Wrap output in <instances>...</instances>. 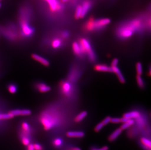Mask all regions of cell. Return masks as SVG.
<instances>
[{
    "label": "cell",
    "mask_w": 151,
    "mask_h": 150,
    "mask_svg": "<svg viewBox=\"0 0 151 150\" xmlns=\"http://www.w3.org/2000/svg\"><path fill=\"white\" fill-rule=\"evenodd\" d=\"M80 45L82 51L83 53H86L88 56V58L90 59V61H94L96 60V55L93 52L91 46L88 42V40L86 39H82L80 40Z\"/></svg>",
    "instance_id": "1"
},
{
    "label": "cell",
    "mask_w": 151,
    "mask_h": 150,
    "mask_svg": "<svg viewBox=\"0 0 151 150\" xmlns=\"http://www.w3.org/2000/svg\"><path fill=\"white\" fill-rule=\"evenodd\" d=\"M41 121L44 126V129L46 130H48L53 127L55 123V119L52 116L46 115L45 116L42 117Z\"/></svg>",
    "instance_id": "2"
},
{
    "label": "cell",
    "mask_w": 151,
    "mask_h": 150,
    "mask_svg": "<svg viewBox=\"0 0 151 150\" xmlns=\"http://www.w3.org/2000/svg\"><path fill=\"white\" fill-rule=\"evenodd\" d=\"M135 29L134 26H133L132 23L129 24V26L123 27L120 29L118 34L120 36L124 38H127L131 37L133 34V31Z\"/></svg>",
    "instance_id": "3"
},
{
    "label": "cell",
    "mask_w": 151,
    "mask_h": 150,
    "mask_svg": "<svg viewBox=\"0 0 151 150\" xmlns=\"http://www.w3.org/2000/svg\"><path fill=\"white\" fill-rule=\"evenodd\" d=\"M14 117L17 116H28L32 114V111L29 109H14L9 112Z\"/></svg>",
    "instance_id": "4"
},
{
    "label": "cell",
    "mask_w": 151,
    "mask_h": 150,
    "mask_svg": "<svg viewBox=\"0 0 151 150\" xmlns=\"http://www.w3.org/2000/svg\"><path fill=\"white\" fill-rule=\"evenodd\" d=\"M32 57L33 60L37 61L45 66H48L50 65V62L49 61L39 55L36 54H32Z\"/></svg>",
    "instance_id": "5"
},
{
    "label": "cell",
    "mask_w": 151,
    "mask_h": 150,
    "mask_svg": "<svg viewBox=\"0 0 151 150\" xmlns=\"http://www.w3.org/2000/svg\"><path fill=\"white\" fill-rule=\"evenodd\" d=\"M111 23V20L109 19H102L96 21H94V27L95 29H100L104 27L107 24H109Z\"/></svg>",
    "instance_id": "6"
},
{
    "label": "cell",
    "mask_w": 151,
    "mask_h": 150,
    "mask_svg": "<svg viewBox=\"0 0 151 150\" xmlns=\"http://www.w3.org/2000/svg\"><path fill=\"white\" fill-rule=\"evenodd\" d=\"M96 71L104 72H112L111 67L108 66L105 64H97L94 66Z\"/></svg>",
    "instance_id": "7"
},
{
    "label": "cell",
    "mask_w": 151,
    "mask_h": 150,
    "mask_svg": "<svg viewBox=\"0 0 151 150\" xmlns=\"http://www.w3.org/2000/svg\"><path fill=\"white\" fill-rule=\"evenodd\" d=\"M111 68L112 69V72L114 73L116 75H117V78L120 81V82H121L122 84H124L125 82V79L117 66H111Z\"/></svg>",
    "instance_id": "8"
},
{
    "label": "cell",
    "mask_w": 151,
    "mask_h": 150,
    "mask_svg": "<svg viewBox=\"0 0 151 150\" xmlns=\"http://www.w3.org/2000/svg\"><path fill=\"white\" fill-rule=\"evenodd\" d=\"M21 128L22 131V134L29 136L31 129L30 125H29V123L27 122H23V123H22Z\"/></svg>",
    "instance_id": "9"
},
{
    "label": "cell",
    "mask_w": 151,
    "mask_h": 150,
    "mask_svg": "<svg viewBox=\"0 0 151 150\" xmlns=\"http://www.w3.org/2000/svg\"><path fill=\"white\" fill-rule=\"evenodd\" d=\"M91 6V3L88 0L86 1L83 3L82 6V14L81 18H83L86 15Z\"/></svg>",
    "instance_id": "10"
},
{
    "label": "cell",
    "mask_w": 151,
    "mask_h": 150,
    "mask_svg": "<svg viewBox=\"0 0 151 150\" xmlns=\"http://www.w3.org/2000/svg\"><path fill=\"white\" fill-rule=\"evenodd\" d=\"M36 87L39 92L43 93L49 92L51 90L50 86L43 83H39L37 84Z\"/></svg>",
    "instance_id": "11"
},
{
    "label": "cell",
    "mask_w": 151,
    "mask_h": 150,
    "mask_svg": "<svg viewBox=\"0 0 151 150\" xmlns=\"http://www.w3.org/2000/svg\"><path fill=\"white\" fill-rule=\"evenodd\" d=\"M140 113L138 111H132V112H128L127 113L125 114L123 117L127 118L129 119H137L139 117Z\"/></svg>",
    "instance_id": "12"
},
{
    "label": "cell",
    "mask_w": 151,
    "mask_h": 150,
    "mask_svg": "<svg viewBox=\"0 0 151 150\" xmlns=\"http://www.w3.org/2000/svg\"><path fill=\"white\" fill-rule=\"evenodd\" d=\"M85 135L84 132L81 131H70L67 133V136L69 137H76V138H81L83 137Z\"/></svg>",
    "instance_id": "13"
},
{
    "label": "cell",
    "mask_w": 151,
    "mask_h": 150,
    "mask_svg": "<svg viewBox=\"0 0 151 150\" xmlns=\"http://www.w3.org/2000/svg\"><path fill=\"white\" fill-rule=\"evenodd\" d=\"M122 132V130H121L120 128L116 129V130L114 131V132H113L111 134V135L109 136V140L111 142L116 140V139H117V137L121 134Z\"/></svg>",
    "instance_id": "14"
},
{
    "label": "cell",
    "mask_w": 151,
    "mask_h": 150,
    "mask_svg": "<svg viewBox=\"0 0 151 150\" xmlns=\"http://www.w3.org/2000/svg\"><path fill=\"white\" fill-rule=\"evenodd\" d=\"M46 1L50 4L51 11H55L60 9V6H59L56 0H46Z\"/></svg>",
    "instance_id": "15"
},
{
    "label": "cell",
    "mask_w": 151,
    "mask_h": 150,
    "mask_svg": "<svg viewBox=\"0 0 151 150\" xmlns=\"http://www.w3.org/2000/svg\"><path fill=\"white\" fill-rule=\"evenodd\" d=\"M62 90L65 94L68 95L71 92V85L68 82H64L62 85Z\"/></svg>",
    "instance_id": "16"
},
{
    "label": "cell",
    "mask_w": 151,
    "mask_h": 150,
    "mask_svg": "<svg viewBox=\"0 0 151 150\" xmlns=\"http://www.w3.org/2000/svg\"><path fill=\"white\" fill-rule=\"evenodd\" d=\"M73 52L76 55L80 56L82 54H83L81 46H80V44H79L78 43H76V42H74V43H73Z\"/></svg>",
    "instance_id": "17"
},
{
    "label": "cell",
    "mask_w": 151,
    "mask_h": 150,
    "mask_svg": "<svg viewBox=\"0 0 151 150\" xmlns=\"http://www.w3.org/2000/svg\"><path fill=\"white\" fill-rule=\"evenodd\" d=\"M21 139L22 142L24 146H28L30 144V139L29 136H25L22 134Z\"/></svg>",
    "instance_id": "18"
},
{
    "label": "cell",
    "mask_w": 151,
    "mask_h": 150,
    "mask_svg": "<svg viewBox=\"0 0 151 150\" xmlns=\"http://www.w3.org/2000/svg\"><path fill=\"white\" fill-rule=\"evenodd\" d=\"M134 120L133 119H129L128 121L125 123H123V124L121 125V128L122 130H124L125 129H127L128 128L130 127V126L133 125L134 124Z\"/></svg>",
    "instance_id": "19"
},
{
    "label": "cell",
    "mask_w": 151,
    "mask_h": 150,
    "mask_svg": "<svg viewBox=\"0 0 151 150\" xmlns=\"http://www.w3.org/2000/svg\"><path fill=\"white\" fill-rule=\"evenodd\" d=\"M87 116V112L86 111H83L79 114L77 116H76L75 118V120L76 122L81 121L83 119H84V118H85Z\"/></svg>",
    "instance_id": "20"
},
{
    "label": "cell",
    "mask_w": 151,
    "mask_h": 150,
    "mask_svg": "<svg viewBox=\"0 0 151 150\" xmlns=\"http://www.w3.org/2000/svg\"><path fill=\"white\" fill-rule=\"evenodd\" d=\"M13 118H14V116L9 112L8 113L0 114V121L12 119Z\"/></svg>",
    "instance_id": "21"
},
{
    "label": "cell",
    "mask_w": 151,
    "mask_h": 150,
    "mask_svg": "<svg viewBox=\"0 0 151 150\" xmlns=\"http://www.w3.org/2000/svg\"><path fill=\"white\" fill-rule=\"evenodd\" d=\"M141 142L144 146H145L147 148H149V149H150L151 147V141H150L148 139L145 138V137H142L141 138Z\"/></svg>",
    "instance_id": "22"
},
{
    "label": "cell",
    "mask_w": 151,
    "mask_h": 150,
    "mask_svg": "<svg viewBox=\"0 0 151 150\" xmlns=\"http://www.w3.org/2000/svg\"><path fill=\"white\" fill-rule=\"evenodd\" d=\"M9 92L12 94L16 93L17 91V87L14 84H10L7 87Z\"/></svg>",
    "instance_id": "23"
},
{
    "label": "cell",
    "mask_w": 151,
    "mask_h": 150,
    "mask_svg": "<svg viewBox=\"0 0 151 150\" xmlns=\"http://www.w3.org/2000/svg\"><path fill=\"white\" fill-rule=\"evenodd\" d=\"M94 21H94L93 19H91L88 22L87 25H86V28H87V30L91 31V30H93L95 29Z\"/></svg>",
    "instance_id": "24"
},
{
    "label": "cell",
    "mask_w": 151,
    "mask_h": 150,
    "mask_svg": "<svg viewBox=\"0 0 151 150\" xmlns=\"http://www.w3.org/2000/svg\"><path fill=\"white\" fill-rule=\"evenodd\" d=\"M137 81L138 84V86L140 88H143L144 87V81L143 80L141 76L137 75Z\"/></svg>",
    "instance_id": "25"
},
{
    "label": "cell",
    "mask_w": 151,
    "mask_h": 150,
    "mask_svg": "<svg viewBox=\"0 0 151 150\" xmlns=\"http://www.w3.org/2000/svg\"><path fill=\"white\" fill-rule=\"evenodd\" d=\"M23 31L24 34L27 35H29L32 33V30L27 24H24L23 26Z\"/></svg>",
    "instance_id": "26"
},
{
    "label": "cell",
    "mask_w": 151,
    "mask_h": 150,
    "mask_svg": "<svg viewBox=\"0 0 151 150\" xmlns=\"http://www.w3.org/2000/svg\"><path fill=\"white\" fill-rule=\"evenodd\" d=\"M82 14V6H77L76 9V14H75V17L76 19H79L81 18V16Z\"/></svg>",
    "instance_id": "27"
},
{
    "label": "cell",
    "mask_w": 151,
    "mask_h": 150,
    "mask_svg": "<svg viewBox=\"0 0 151 150\" xmlns=\"http://www.w3.org/2000/svg\"><path fill=\"white\" fill-rule=\"evenodd\" d=\"M136 69H137V75L141 76L142 73V66L140 62H137L136 64Z\"/></svg>",
    "instance_id": "28"
},
{
    "label": "cell",
    "mask_w": 151,
    "mask_h": 150,
    "mask_svg": "<svg viewBox=\"0 0 151 150\" xmlns=\"http://www.w3.org/2000/svg\"><path fill=\"white\" fill-rule=\"evenodd\" d=\"M61 44V41L59 39H55L52 43V46L54 48H57L60 46Z\"/></svg>",
    "instance_id": "29"
},
{
    "label": "cell",
    "mask_w": 151,
    "mask_h": 150,
    "mask_svg": "<svg viewBox=\"0 0 151 150\" xmlns=\"http://www.w3.org/2000/svg\"><path fill=\"white\" fill-rule=\"evenodd\" d=\"M62 144V140L61 139H56L53 141V145L55 147H59Z\"/></svg>",
    "instance_id": "30"
},
{
    "label": "cell",
    "mask_w": 151,
    "mask_h": 150,
    "mask_svg": "<svg viewBox=\"0 0 151 150\" xmlns=\"http://www.w3.org/2000/svg\"><path fill=\"white\" fill-rule=\"evenodd\" d=\"M104 126V124H103L102 122H101L99 123V124L96 126V127L94 128V130H95L96 132H99V131H100L101 130V129H102Z\"/></svg>",
    "instance_id": "31"
},
{
    "label": "cell",
    "mask_w": 151,
    "mask_h": 150,
    "mask_svg": "<svg viewBox=\"0 0 151 150\" xmlns=\"http://www.w3.org/2000/svg\"><path fill=\"white\" fill-rule=\"evenodd\" d=\"M111 118L110 116H107L106 118H105L103 120L102 122L103 124H104V126L108 124V123L111 122Z\"/></svg>",
    "instance_id": "32"
},
{
    "label": "cell",
    "mask_w": 151,
    "mask_h": 150,
    "mask_svg": "<svg viewBox=\"0 0 151 150\" xmlns=\"http://www.w3.org/2000/svg\"><path fill=\"white\" fill-rule=\"evenodd\" d=\"M33 146L34 150H43V147L38 143H35Z\"/></svg>",
    "instance_id": "33"
},
{
    "label": "cell",
    "mask_w": 151,
    "mask_h": 150,
    "mask_svg": "<svg viewBox=\"0 0 151 150\" xmlns=\"http://www.w3.org/2000/svg\"><path fill=\"white\" fill-rule=\"evenodd\" d=\"M111 122L113 123H119L121 122H120V118H111Z\"/></svg>",
    "instance_id": "34"
},
{
    "label": "cell",
    "mask_w": 151,
    "mask_h": 150,
    "mask_svg": "<svg viewBox=\"0 0 151 150\" xmlns=\"http://www.w3.org/2000/svg\"><path fill=\"white\" fill-rule=\"evenodd\" d=\"M118 63V60L117 59H114L111 62V66H117Z\"/></svg>",
    "instance_id": "35"
},
{
    "label": "cell",
    "mask_w": 151,
    "mask_h": 150,
    "mask_svg": "<svg viewBox=\"0 0 151 150\" xmlns=\"http://www.w3.org/2000/svg\"><path fill=\"white\" fill-rule=\"evenodd\" d=\"M129 119H128L127 118H125V117H123V118L120 119V122L121 123H124L128 121Z\"/></svg>",
    "instance_id": "36"
},
{
    "label": "cell",
    "mask_w": 151,
    "mask_h": 150,
    "mask_svg": "<svg viewBox=\"0 0 151 150\" xmlns=\"http://www.w3.org/2000/svg\"><path fill=\"white\" fill-rule=\"evenodd\" d=\"M27 150H34L32 144H30L27 146Z\"/></svg>",
    "instance_id": "37"
},
{
    "label": "cell",
    "mask_w": 151,
    "mask_h": 150,
    "mask_svg": "<svg viewBox=\"0 0 151 150\" xmlns=\"http://www.w3.org/2000/svg\"><path fill=\"white\" fill-rule=\"evenodd\" d=\"M109 150V147L108 146H103L100 149H96V150Z\"/></svg>",
    "instance_id": "38"
},
{
    "label": "cell",
    "mask_w": 151,
    "mask_h": 150,
    "mask_svg": "<svg viewBox=\"0 0 151 150\" xmlns=\"http://www.w3.org/2000/svg\"><path fill=\"white\" fill-rule=\"evenodd\" d=\"M69 150H81V149L78 147L71 148Z\"/></svg>",
    "instance_id": "39"
},
{
    "label": "cell",
    "mask_w": 151,
    "mask_h": 150,
    "mask_svg": "<svg viewBox=\"0 0 151 150\" xmlns=\"http://www.w3.org/2000/svg\"><path fill=\"white\" fill-rule=\"evenodd\" d=\"M63 35L64 37H67L68 35V34L67 33H64V34H63Z\"/></svg>",
    "instance_id": "40"
},
{
    "label": "cell",
    "mask_w": 151,
    "mask_h": 150,
    "mask_svg": "<svg viewBox=\"0 0 151 150\" xmlns=\"http://www.w3.org/2000/svg\"><path fill=\"white\" fill-rule=\"evenodd\" d=\"M63 2H66V1H67L68 0H62Z\"/></svg>",
    "instance_id": "41"
},
{
    "label": "cell",
    "mask_w": 151,
    "mask_h": 150,
    "mask_svg": "<svg viewBox=\"0 0 151 150\" xmlns=\"http://www.w3.org/2000/svg\"><path fill=\"white\" fill-rule=\"evenodd\" d=\"M1 4H0V7H1Z\"/></svg>",
    "instance_id": "42"
},
{
    "label": "cell",
    "mask_w": 151,
    "mask_h": 150,
    "mask_svg": "<svg viewBox=\"0 0 151 150\" xmlns=\"http://www.w3.org/2000/svg\"><path fill=\"white\" fill-rule=\"evenodd\" d=\"M0 1H1V0H0Z\"/></svg>",
    "instance_id": "43"
}]
</instances>
